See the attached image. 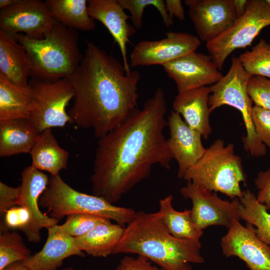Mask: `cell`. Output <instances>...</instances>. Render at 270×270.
Here are the masks:
<instances>
[{"instance_id": "obj_5", "label": "cell", "mask_w": 270, "mask_h": 270, "mask_svg": "<svg viewBox=\"0 0 270 270\" xmlns=\"http://www.w3.org/2000/svg\"><path fill=\"white\" fill-rule=\"evenodd\" d=\"M183 179L212 192H220L232 200L242 197L240 184L246 183V176L241 158L235 154L234 145H226L219 138L206 149Z\"/></svg>"}, {"instance_id": "obj_6", "label": "cell", "mask_w": 270, "mask_h": 270, "mask_svg": "<svg viewBox=\"0 0 270 270\" xmlns=\"http://www.w3.org/2000/svg\"><path fill=\"white\" fill-rule=\"evenodd\" d=\"M39 205L58 221L71 214H82L112 220L123 227L132 220L136 213L132 208L116 206L102 197L76 190L60 174L50 176Z\"/></svg>"}, {"instance_id": "obj_32", "label": "cell", "mask_w": 270, "mask_h": 270, "mask_svg": "<svg viewBox=\"0 0 270 270\" xmlns=\"http://www.w3.org/2000/svg\"><path fill=\"white\" fill-rule=\"evenodd\" d=\"M106 219L100 216L82 214H71L66 216L65 222L60 226L66 234L74 238L84 235Z\"/></svg>"}, {"instance_id": "obj_28", "label": "cell", "mask_w": 270, "mask_h": 270, "mask_svg": "<svg viewBox=\"0 0 270 270\" xmlns=\"http://www.w3.org/2000/svg\"><path fill=\"white\" fill-rule=\"evenodd\" d=\"M240 200V219L252 225L259 238L270 246V213L265 206L260 203L254 194L248 190L243 191Z\"/></svg>"}, {"instance_id": "obj_41", "label": "cell", "mask_w": 270, "mask_h": 270, "mask_svg": "<svg viewBox=\"0 0 270 270\" xmlns=\"http://www.w3.org/2000/svg\"><path fill=\"white\" fill-rule=\"evenodd\" d=\"M2 270H30L26 266H25L22 262H18L13 263Z\"/></svg>"}, {"instance_id": "obj_35", "label": "cell", "mask_w": 270, "mask_h": 270, "mask_svg": "<svg viewBox=\"0 0 270 270\" xmlns=\"http://www.w3.org/2000/svg\"><path fill=\"white\" fill-rule=\"evenodd\" d=\"M252 117L258 138L270 148V110L254 106L252 109Z\"/></svg>"}, {"instance_id": "obj_3", "label": "cell", "mask_w": 270, "mask_h": 270, "mask_svg": "<svg viewBox=\"0 0 270 270\" xmlns=\"http://www.w3.org/2000/svg\"><path fill=\"white\" fill-rule=\"evenodd\" d=\"M201 246L194 242L172 236L162 223L158 211L136 212L124 229L113 254H136L166 270H192L190 264H202Z\"/></svg>"}, {"instance_id": "obj_19", "label": "cell", "mask_w": 270, "mask_h": 270, "mask_svg": "<svg viewBox=\"0 0 270 270\" xmlns=\"http://www.w3.org/2000/svg\"><path fill=\"white\" fill-rule=\"evenodd\" d=\"M46 240L40 250L22 262L30 270H57L71 256L84 257L75 238L64 233L60 226L48 228Z\"/></svg>"}, {"instance_id": "obj_21", "label": "cell", "mask_w": 270, "mask_h": 270, "mask_svg": "<svg viewBox=\"0 0 270 270\" xmlns=\"http://www.w3.org/2000/svg\"><path fill=\"white\" fill-rule=\"evenodd\" d=\"M30 70L24 48L12 34L0 30V74L14 84L26 87Z\"/></svg>"}, {"instance_id": "obj_44", "label": "cell", "mask_w": 270, "mask_h": 270, "mask_svg": "<svg viewBox=\"0 0 270 270\" xmlns=\"http://www.w3.org/2000/svg\"><path fill=\"white\" fill-rule=\"evenodd\" d=\"M160 270H164V268H160Z\"/></svg>"}, {"instance_id": "obj_24", "label": "cell", "mask_w": 270, "mask_h": 270, "mask_svg": "<svg viewBox=\"0 0 270 270\" xmlns=\"http://www.w3.org/2000/svg\"><path fill=\"white\" fill-rule=\"evenodd\" d=\"M39 136L26 120L0 122V156L30 154Z\"/></svg>"}, {"instance_id": "obj_33", "label": "cell", "mask_w": 270, "mask_h": 270, "mask_svg": "<svg viewBox=\"0 0 270 270\" xmlns=\"http://www.w3.org/2000/svg\"><path fill=\"white\" fill-rule=\"evenodd\" d=\"M248 92L254 106L270 110V79L252 76L248 84Z\"/></svg>"}, {"instance_id": "obj_1", "label": "cell", "mask_w": 270, "mask_h": 270, "mask_svg": "<svg viewBox=\"0 0 270 270\" xmlns=\"http://www.w3.org/2000/svg\"><path fill=\"white\" fill-rule=\"evenodd\" d=\"M166 112L164 91L158 88L142 108L98 138L90 179L93 194L114 204L147 178L154 165L170 169Z\"/></svg>"}, {"instance_id": "obj_30", "label": "cell", "mask_w": 270, "mask_h": 270, "mask_svg": "<svg viewBox=\"0 0 270 270\" xmlns=\"http://www.w3.org/2000/svg\"><path fill=\"white\" fill-rule=\"evenodd\" d=\"M30 252L20 235L15 231L5 230L0 234V270L30 256Z\"/></svg>"}, {"instance_id": "obj_31", "label": "cell", "mask_w": 270, "mask_h": 270, "mask_svg": "<svg viewBox=\"0 0 270 270\" xmlns=\"http://www.w3.org/2000/svg\"><path fill=\"white\" fill-rule=\"evenodd\" d=\"M118 2L124 10L129 11L130 20L136 29L142 27L144 10L150 6L155 7L159 12L166 27L169 28L173 24V18L168 12L165 1L163 0H118Z\"/></svg>"}, {"instance_id": "obj_34", "label": "cell", "mask_w": 270, "mask_h": 270, "mask_svg": "<svg viewBox=\"0 0 270 270\" xmlns=\"http://www.w3.org/2000/svg\"><path fill=\"white\" fill-rule=\"evenodd\" d=\"M30 220L28 210L24 207L16 206L9 209L4 215V220L0 224V232L12 229L21 231L26 227Z\"/></svg>"}, {"instance_id": "obj_25", "label": "cell", "mask_w": 270, "mask_h": 270, "mask_svg": "<svg viewBox=\"0 0 270 270\" xmlns=\"http://www.w3.org/2000/svg\"><path fill=\"white\" fill-rule=\"evenodd\" d=\"M32 88L11 82L0 74V122L18 119L28 120L32 108Z\"/></svg>"}, {"instance_id": "obj_18", "label": "cell", "mask_w": 270, "mask_h": 270, "mask_svg": "<svg viewBox=\"0 0 270 270\" xmlns=\"http://www.w3.org/2000/svg\"><path fill=\"white\" fill-rule=\"evenodd\" d=\"M88 12L94 20L101 22L108 30L120 47L123 65L127 73L130 72L127 58L126 45L136 29L128 22L130 17L118 0H88Z\"/></svg>"}, {"instance_id": "obj_17", "label": "cell", "mask_w": 270, "mask_h": 270, "mask_svg": "<svg viewBox=\"0 0 270 270\" xmlns=\"http://www.w3.org/2000/svg\"><path fill=\"white\" fill-rule=\"evenodd\" d=\"M167 122L170 130L168 147L172 159L178 164V177L183 178L186 172L202 158L206 148L202 144L201 134L190 127L178 114L172 110Z\"/></svg>"}, {"instance_id": "obj_4", "label": "cell", "mask_w": 270, "mask_h": 270, "mask_svg": "<svg viewBox=\"0 0 270 270\" xmlns=\"http://www.w3.org/2000/svg\"><path fill=\"white\" fill-rule=\"evenodd\" d=\"M25 48L31 64L30 78L54 81L66 78L77 68L83 54L78 47L77 30L56 20L42 39L25 34H12Z\"/></svg>"}, {"instance_id": "obj_7", "label": "cell", "mask_w": 270, "mask_h": 270, "mask_svg": "<svg viewBox=\"0 0 270 270\" xmlns=\"http://www.w3.org/2000/svg\"><path fill=\"white\" fill-rule=\"evenodd\" d=\"M252 76L242 66L238 57L232 56L230 68L216 83L210 86V112L224 105L232 106L241 114L246 130L242 138L244 150L254 157L266 154V146L258 138L252 117V102L248 92V84Z\"/></svg>"}, {"instance_id": "obj_15", "label": "cell", "mask_w": 270, "mask_h": 270, "mask_svg": "<svg viewBox=\"0 0 270 270\" xmlns=\"http://www.w3.org/2000/svg\"><path fill=\"white\" fill-rule=\"evenodd\" d=\"M21 176L18 206L26 208L30 215L29 224L22 231L29 242L37 243L40 240L42 228L48 229L58 222V220L42 214L39 208L40 197L47 188L50 178L31 166L26 168Z\"/></svg>"}, {"instance_id": "obj_37", "label": "cell", "mask_w": 270, "mask_h": 270, "mask_svg": "<svg viewBox=\"0 0 270 270\" xmlns=\"http://www.w3.org/2000/svg\"><path fill=\"white\" fill-rule=\"evenodd\" d=\"M20 186L14 188L0 182V213L4 216L10 208L18 206Z\"/></svg>"}, {"instance_id": "obj_40", "label": "cell", "mask_w": 270, "mask_h": 270, "mask_svg": "<svg viewBox=\"0 0 270 270\" xmlns=\"http://www.w3.org/2000/svg\"><path fill=\"white\" fill-rule=\"evenodd\" d=\"M248 0H234V6L238 18L241 17L245 12Z\"/></svg>"}, {"instance_id": "obj_38", "label": "cell", "mask_w": 270, "mask_h": 270, "mask_svg": "<svg viewBox=\"0 0 270 270\" xmlns=\"http://www.w3.org/2000/svg\"><path fill=\"white\" fill-rule=\"evenodd\" d=\"M146 258L138 256L136 258L126 256L122 258L115 270H160Z\"/></svg>"}, {"instance_id": "obj_13", "label": "cell", "mask_w": 270, "mask_h": 270, "mask_svg": "<svg viewBox=\"0 0 270 270\" xmlns=\"http://www.w3.org/2000/svg\"><path fill=\"white\" fill-rule=\"evenodd\" d=\"M199 38L190 34L169 32L158 40H142L133 48L130 66H162L173 60L195 52L200 46Z\"/></svg>"}, {"instance_id": "obj_29", "label": "cell", "mask_w": 270, "mask_h": 270, "mask_svg": "<svg viewBox=\"0 0 270 270\" xmlns=\"http://www.w3.org/2000/svg\"><path fill=\"white\" fill-rule=\"evenodd\" d=\"M245 70L252 76L270 79V44L261 39L250 51L238 57Z\"/></svg>"}, {"instance_id": "obj_26", "label": "cell", "mask_w": 270, "mask_h": 270, "mask_svg": "<svg viewBox=\"0 0 270 270\" xmlns=\"http://www.w3.org/2000/svg\"><path fill=\"white\" fill-rule=\"evenodd\" d=\"M172 201V196L170 194L159 202L158 212L166 228L174 237L192 240L201 246L200 240L204 232L196 227L190 210L178 211L173 208Z\"/></svg>"}, {"instance_id": "obj_22", "label": "cell", "mask_w": 270, "mask_h": 270, "mask_svg": "<svg viewBox=\"0 0 270 270\" xmlns=\"http://www.w3.org/2000/svg\"><path fill=\"white\" fill-rule=\"evenodd\" d=\"M124 229L123 226L106 219L84 235L74 238L82 251L94 257L106 258L113 254Z\"/></svg>"}, {"instance_id": "obj_43", "label": "cell", "mask_w": 270, "mask_h": 270, "mask_svg": "<svg viewBox=\"0 0 270 270\" xmlns=\"http://www.w3.org/2000/svg\"><path fill=\"white\" fill-rule=\"evenodd\" d=\"M62 270H75L72 267H68V268H65L63 269Z\"/></svg>"}, {"instance_id": "obj_16", "label": "cell", "mask_w": 270, "mask_h": 270, "mask_svg": "<svg viewBox=\"0 0 270 270\" xmlns=\"http://www.w3.org/2000/svg\"><path fill=\"white\" fill-rule=\"evenodd\" d=\"M178 92L212 85L223 76L210 55L196 51L162 66Z\"/></svg>"}, {"instance_id": "obj_42", "label": "cell", "mask_w": 270, "mask_h": 270, "mask_svg": "<svg viewBox=\"0 0 270 270\" xmlns=\"http://www.w3.org/2000/svg\"><path fill=\"white\" fill-rule=\"evenodd\" d=\"M17 1L18 0H0V10L7 8L15 4Z\"/></svg>"}, {"instance_id": "obj_27", "label": "cell", "mask_w": 270, "mask_h": 270, "mask_svg": "<svg viewBox=\"0 0 270 270\" xmlns=\"http://www.w3.org/2000/svg\"><path fill=\"white\" fill-rule=\"evenodd\" d=\"M45 2L56 20L70 28L91 31L96 24L89 15L87 0H46Z\"/></svg>"}, {"instance_id": "obj_9", "label": "cell", "mask_w": 270, "mask_h": 270, "mask_svg": "<svg viewBox=\"0 0 270 270\" xmlns=\"http://www.w3.org/2000/svg\"><path fill=\"white\" fill-rule=\"evenodd\" d=\"M270 26V6L265 0H248L244 14L225 32L206 42L209 55L220 70L234 50L245 48L260 32Z\"/></svg>"}, {"instance_id": "obj_8", "label": "cell", "mask_w": 270, "mask_h": 270, "mask_svg": "<svg viewBox=\"0 0 270 270\" xmlns=\"http://www.w3.org/2000/svg\"><path fill=\"white\" fill-rule=\"evenodd\" d=\"M32 108L28 122L38 134L71 122L66 108L74 98V88L66 78L54 81L32 78Z\"/></svg>"}, {"instance_id": "obj_11", "label": "cell", "mask_w": 270, "mask_h": 270, "mask_svg": "<svg viewBox=\"0 0 270 270\" xmlns=\"http://www.w3.org/2000/svg\"><path fill=\"white\" fill-rule=\"evenodd\" d=\"M56 22L45 2L40 0H18L0 12V30L10 34L23 32L30 38L42 39Z\"/></svg>"}, {"instance_id": "obj_14", "label": "cell", "mask_w": 270, "mask_h": 270, "mask_svg": "<svg viewBox=\"0 0 270 270\" xmlns=\"http://www.w3.org/2000/svg\"><path fill=\"white\" fill-rule=\"evenodd\" d=\"M199 39L206 42L219 36L236 22L234 0H185Z\"/></svg>"}, {"instance_id": "obj_20", "label": "cell", "mask_w": 270, "mask_h": 270, "mask_svg": "<svg viewBox=\"0 0 270 270\" xmlns=\"http://www.w3.org/2000/svg\"><path fill=\"white\" fill-rule=\"evenodd\" d=\"M210 86L190 90L178 92L172 103L173 110L204 139H208L212 131L210 122Z\"/></svg>"}, {"instance_id": "obj_23", "label": "cell", "mask_w": 270, "mask_h": 270, "mask_svg": "<svg viewBox=\"0 0 270 270\" xmlns=\"http://www.w3.org/2000/svg\"><path fill=\"white\" fill-rule=\"evenodd\" d=\"M30 154L31 166L52 176L59 175L62 170L67 168L69 153L60 146L50 129L40 134Z\"/></svg>"}, {"instance_id": "obj_12", "label": "cell", "mask_w": 270, "mask_h": 270, "mask_svg": "<svg viewBox=\"0 0 270 270\" xmlns=\"http://www.w3.org/2000/svg\"><path fill=\"white\" fill-rule=\"evenodd\" d=\"M220 240L223 254L236 256L250 270H270V246L257 236L255 228L234 220Z\"/></svg>"}, {"instance_id": "obj_10", "label": "cell", "mask_w": 270, "mask_h": 270, "mask_svg": "<svg viewBox=\"0 0 270 270\" xmlns=\"http://www.w3.org/2000/svg\"><path fill=\"white\" fill-rule=\"evenodd\" d=\"M180 192L192 204L191 216L200 230L211 226H220L228 228L234 220H240L241 205L238 198L223 200L213 192L190 182L182 187Z\"/></svg>"}, {"instance_id": "obj_2", "label": "cell", "mask_w": 270, "mask_h": 270, "mask_svg": "<svg viewBox=\"0 0 270 270\" xmlns=\"http://www.w3.org/2000/svg\"><path fill=\"white\" fill-rule=\"evenodd\" d=\"M86 44L80 62L66 78L74 91L68 114L70 123L92 130L99 138L137 108L140 74L127 73L115 57L91 41Z\"/></svg>"}, {"instance_id": "obj_36", "label": "cell", "mask_w": 270, "mask_h": 270, "mask_svg": "<svg viewBox=\"0 0 270 270\" xmlns=\"http://www.w3.org/2000/svg\"><path fill=\"white\" fill-rule=\"evenodd\" d=\"M254 184L258 190L256 196L258 200L268 210H270V168L259 172Z\"/></svg>"}, {"instance_id": "obj_39", "label": "cell", "mask_w": 270, "mask_h": 270, "mask_svg": "<svg viewBox=\"0 0 270 270\" xmlns=\"http://www.w3.org/2000/svg\"><path fill=\"white\" fill-rule=\"evenodd\" d=\"M165 4L168 12L172 18L176 16L180 20H185V12L180 0H166Z\"/></svg>"}]
</instances>
